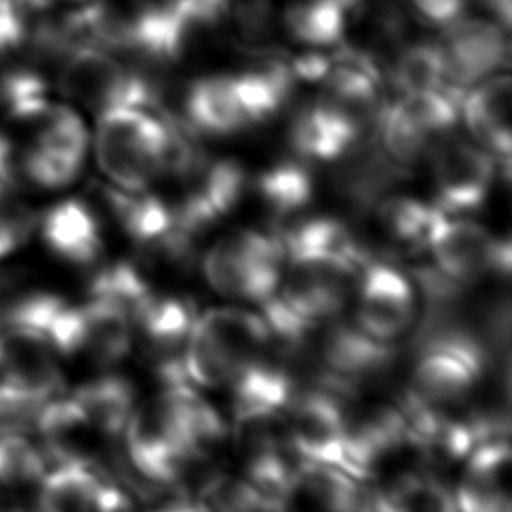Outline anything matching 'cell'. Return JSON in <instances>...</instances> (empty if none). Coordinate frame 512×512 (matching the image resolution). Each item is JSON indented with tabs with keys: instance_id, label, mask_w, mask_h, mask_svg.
<instances>
[{
	"instance_id": "cell-18",
	"label": "cell",
	"mask_w": 512,
	"mask_h": 512,
	"mask_svg": "<svg viewBox=\"0 0 512 512\" xmlns=\"http://www.w3.org/2000/svg\"><path fill=\"white\" fill-rule=\"evenodd\" d=\"M228 76L248 126L266 122L278 114L286 106L296 84L290 60L274 54H266L246 70Z\"/></svg>"
},
{
	"instance_id": "cell-20",
	"label": "cell",
	"mask_w": 512,
	"mask_h": 512,
	"mask_svg": "<svg viewBox=\"0 0 512 512\" xmlns=\"http://www.w3.org/2000/svg\"><path fill=\"white\" fill-rule=\"evenodd\" d=\"M134 324L118 306L88 298L78 306V344L76 356L96 364L120 362L132 348Z\"/></svg>"
},
{
	"instance_id": "cell-27",
	"label": "cell",
	"mask_w": 512,
	"mask_h": 512,
	"mask_svg": "<svg viewBox=\"0 0 512 512\" xmlns=\"http://www.w3.org/2000/svg\"><path fill=\"white\" fill-rule=\"evenodd\" d=\"M90 298H98L118 306L126 312L134 324V318L146 306V302L154 296V288L146 278V270L140 264H132L128 260L112 262L94 272L90 286Z\"/></svg>"
},
{
	"instance_id": "cell-10",
	"label": "cell",
	"mask_w": 512,
	"mask_h": 512,
	"mask_svg": "<svg viewBox=\"0 0 512 512\" xmlns=\"http://www.w3.org/2000/svg\"><path fill=\"white\" fill-rule=\"evenodd\" d=\"M504 30L500 22L476 16L458 18L446 26L440 48L450 88L464 92L506 64L508 38Z\"/></svg>"
},
{
	"instance_id": "cell-7",
	"label": "cell",
	"mask_w": 512,
	"mask_h": 512,
	"mask_svg": "<svg viewBox=\"0 0 512 512\" xmlns=\"http://www.w3.org/2000/svg\"><path fill=\"white\" fill-rule=\"evenodd\" d=\"M430 168L436 206L446 214L476 210L488 198L494 178V158L474 142L440 136L432 142Z\"/></svg>"
},
{
	"instance_id": "cell-37",
	"label": "cell",
	"mask_w": 512,
	"mask_h": 512,
	"mask_svg": "<svg viewBox=\"0 0 512 512\" xmlns=\"http://www.w3.org/2000/svg\"><path fill=\"white\" fill-rule=\"evenodd\" d=\"M152 512H204V510L200 508L198 502H192L186 496H180V498L172 500L170 504H164V506H160L158 510H152Z\"/></svg>"
},
{
	"instance_id": "cell-21",
	"label": "cell",
	"mask_w": 512,
	"mask_h": 512,
	"mask_svg": "<svg viewBox=\"0 0 512 512\" xmlns=\"http://www.w3.org/2000/svg\"><path fill=\"white\" fill-rule=\"evenodd\" d=\"M186 128L210 136H228L248 126L228 74L202 76L184 94Z\"/></svg>"
},
{
	"instance_id": "cell-30",
	"label": "cell",
	"mask_w": 512,
	"mask_h": 512,
	"mask_svg": "<svg viewBox=\"0 0 512 512\" xmlns=\"http://www.w3.org/2000/svg\"><path fill=\"white\" fill-rule=\"evenodd\" d=\"M204 512H272L258 490L238 476L210 470L198 482L196 500Z\"/></svg>"
},
{
	"instance_id": "cell-28",
	"label": "cell",
	"mask_w": 512,
	"mask_h": 512,
	"mask_svg": "<svg viewBox=\"0 0 512 512\" xmlns=\"http://www.w3.org/2000/svg\"><path fill=\"white\" fill-rule=\"evenodd\" d=\"M38 120L40 130L30 148L46 156L82 166L88 148V132L78 114L70 108L50 104Z\"/></svg>"
},
{
	"instance_id": "cell-3",
	"label": "cell",
	"mask_w": 512,
	"mask_h": 512,
	"mask_svg": "<svg viewBox=\"0 0 512 512\" xmlns=\"http://www.w3.org/2000/svg\"><path fill=\"white\" fill-rule=\"evenodd\" d=\"M284 264L276 234L242 230L210 246L202 258V272L214 292L262 304L276 292Z\"/></svg>"
},
{
	"instance_id": "cell-29",
	"label": "cell",
	"mask_w": 512,
	"mask_h": 512,
	"mask_svg": "<svg viewBox=\"0 0 512 512\" xmlns=\"http://www.w3.org/2000/svg\"><path fill=\"white\" fill-rule=\"evenodd\" d=\"M392 78L402 94L446 88L448 86L446 60L440 44L436 42L402 44L392 66Z\"/></svg>"
},
{
	"instance_id": "cell-5",
	"label": "cell",
	"mask_w": 512,
	"mask_h": 512,
	"mask_svg": "<svg viewBox=\"0 0 512 512\" xmlns=\"http://www.w3.org/2000/svg\"><path fill=\"white\" fill-rule=\"evenodd\" d=\"M344 406L346 402L342 398L314 384H308L294 394L284 410V426L288 442L300 460L344 470Z\"/></svg>"
},
{
	"instance_id": "cell-24",
	"label": "cell",
	"mask_w": 512,
	"mask_h": 512,
	"mask_svg": "<svg viewBox=\"0 0 512 512\" xmlns=\"http://www.w3.org/2000/svg\"><path fill=\"white\" fill-rule=\"evenodd\" d=\"M72 398L94 428L108 440H114L124 432L134 412L136 390L128 378L106 374L82 384Z\"/></svg>"
},
{
	"instance_id": "cell-32",
	"label": "cell",
	"mask_w": 512,
	"mask_h": 512,
	"mask_svg": "<svg viewBox=\"0 0 512 512\" xmlns=\"http://www.w3.org/2000/svg\"><path fill=\"white\" fill-rule=\"evenodd\" d=\"M44 472V452L14 430L0 432V486H26L40 480Z\"/></svg>"
},
{
	"instance_id": "cell-23",
	"label": "cell",
	"mask_w": 512,
	"mask_h": 512,
	"mask_svg": "<svg viewBox=\"0 0 512 512\" xmlns=\"http://www.w3.org/2000/svg\"><path fill=\"white\" fill-rule=\"evenodd\" d=\"M254 190L266 212L280 226L308 208L314 196V178L304 160H280L256 176Z\"/></svg>"
},
{
	"instance_id": "cell-36",
	"label": "cell",
	"mask_w": 512,
	"mask_h": 512,
	"mask_svg": "<svg viewBox=\"0 0 512 512\" xmlns=\"http://www.w3.org/2000/svg\"><path fill=\"white\" fill-rule=\"evenodd\" d=\"M490 12L496 16V22H500L504 28L510 26V12H512V0H482Z\"/></svg>"
},
{
	"instance_id": "cell-39",
	"label": "cell",
	"mask_w": 512,
	"mask_h": 512,
	"mask_svg": "<svg viewBox=\"0 0 512 512\" xmlns=\"http://www.w3.org/2000/svg\"><path fill=\"white\" fill-rule=\"evenodd\" d=\"M14 512H20V510H14Z\"/></svg>"
},
{
	"instance_id": "cell-8",
	"label": "cell",
	"mask_w": 512,
	"mask_h": 512,
	"mask_svg": "<svg viewBox=\"0 0 512 512\" xmlns=\"http://www.w3.org/2000/svg\"><path fill=\"white\" fill-rule=\"evenodd\" d=\"M358 326L384 342L406 334L416 320V294L410 278L392 262L370 258L358 274Z\"/></svg>"
},
{
	"instance_id": "cell-26",
	"label": "cell",
	"mask_w": 512,
	"mask_h": 512,
	"mask_svg": "<svg viewBox=\"0 0 512 512\" xmlns=\"http://www.w3.org/2000/svg\"><path fill=\"white\" fill-rule=\"evenodd\" d=\"M374 496L392 512H458L448 486L422 468L396 474Z\"/></svg>"
},
{
	"instance_id": "cell-13",
	"label": "cell",
	"mask_w": 512,
	"mask_h": 512,
	"mask_svg": "<svg viewBox=\"0 0 512 512\" xmlns=\"http://www.w3.org/2000/svg\"><path fill=\"white\" fill-rule=\"evenodd\" d=\"M460 118L478 146L504 166L510 164V76L506 72H496L464 90Z\"/></svg>"
},
{
	"instance_id": "cell-1",
	"label": "cell",
	"mask_w": 512,
	"mask_h": 512,
	"mask_svg": "<svg viewBox=\"0 0 512 512\" xmlns=\"http://www.w3.org/2000/svg\"><path fill=\"white\" fill-rule=\"evenodd\" d=\"M172 116L112 106L98 112L94 150L100 170L122 190H146L162 176Z\"/></svg>"
},
{
	"instance_id": "cell-16",
	"label": "cell",
	"mask_w": 512,
	"mask_h": 512,
	"mask_svg": "<svg viewBox=\"0 0 512 512\" xmlns=\"http://www.w3.org/2000/svg\"><path fill=\"white\" fill-rule=\"evenodd\" d=\"M374 512V494L352 474L316 462H300L290 512Z\"/></svg>"
},
{
	"instance_id": "cell-9",
	"label": "cell",
	"mask_w": 512,
	"mask_h": 512,
	"mask_svg": "<svg viewBox=\"0 0 512 512\" xmlns=\"http://www.w3.org/2000/svg\"><path fill=\"white\" fill-rule=\"evenodd\" d=\"M196 316V308L188 298L154 292L134 318L144 358L162 386L188 382L184 374V348Z\"/></svg>"
},
{
	"instance_id": "cell-34",
	"label": "cell",
	"mask_w": 512,
	"mask_h": 512,
	"mask_svg": "<svg viewBox=\"0 0 512 512\" xmlns=\"http://www.w3.org/2000/svg\"><path fill=\"white\" fill-rule=\"evenodd\" d=\"M26 38L24 8L16 0H0V56L14 50Z\"/></svg>"
},
{
	"instance_id": "cell-25",
	"label": "cell",
	"mask_w": 512,
	"mask_h": 512,
	"mask_svg": "<svg viewBox=\"0 0 512 512\" xmlns=\"http://www.w3.org/2000/svg\"><path fill=\"white\" fill-rule=\"evenodd\" d=\"M348 14L340 0H292L284 10V26L300 44L330 48L344 40Z\"/></svg>"
},
{
	"instance_id": "cell-38",
	"label": "cell",
	"mask_w": 512,
	"mask_h": 512,
	"mask_svg": "<svg viewBox=\"0 0 512 512\" xmlns=\"http://www.w3.org/2000/svg\"><path fill=\"white\" fill-rule=\"evenodd\" d=\"M44 2H46V6H48V4H52V2H54V0H44Z\"/></svg>"
},
{
	"instance_id": "cell-31",
	"label": "cell",
	"mask_w": 512,
	"mask_h": 512,
	"mask_svg": "<svg viewBox=\"0 0 512 512\" xmlns=\"http://www.w3.org/2000/svg\"><path fill=\"white\" fill-rule=\"evenodd\" d=\"M48 106V86L40 74L16 68L0 78V108L12 120H38Z\"/></svg>"
},
{
	"instance_id": "cell-6",
	"label": "cell",
	"mask_w": 512,
	"mask_h": 512,
	"mask_svg": "<svg viewBox=\"0 0 512 512\" xmlns=\"http://www.w3.org/2000/svg\"><path fill=\"white\" fill-rule=\"evenodd\" d=\"M40 512H132V492L98 462L62 460L40 478Z\"/></svg>"
},
{
	"instance_id": "cell-11",
	"label": "cell",
	"mask_w": 512,
	"mask_h": 512,
	"mask_svg": "<svg viewBox=\"0 0 512 512\" xmlns=\"http://www.w3.org/2000/svg\"><path fill=\"white\" fill-rule=\"evenodd\" d=\"M426 248L432 252L434 266L460 286L494 274L496 238L478 222L458 218V214L438 212Z\"/></svg>"
},
{
	"instance_id": "cell-33",
	"label": "cell",
	"mask_w": 512,
	"mask_h": 512,
	"mask_svg": "<svg viewBox=\"0 0 512 512\" xmlns=\"http://www.w3.org/2000/svg\"><path fill=\"white\" fill-rule=\"evenodd\" d=\"M34 226V212L14 200L12 190L0 184V256L18 250L30 238Z\"/></svg>"
},
{
	"instance_id": "cell-4",
	"label": "cell",
	"mask_w": 512,
	"mask_h": 512,
	"mask_svg": "<svg viewBox=\"0 0 512 512\" xmlns=\"http://www.w3.org/2000/svg\"><path fill=\"white\" fill-rule=\"evenodd\" d=\"M58 86L66 98L98 112L112 106L158 110L154 84L100 46L68 50L62 60Z\"/></svg>"
},
{
	"instance_id": "cell-12",
	"label": "cell",
	"mask_w": 512,
	"mask_h": 512,
	"mask_svg": "<svg viewBox=\"0 0 512 512\" xmlns=\"http://www.w3.org/2000/svg\"><path fill=\"white\" fill-rule=\"evenodd\" d=\"M362 132L364 114L324 94L294 116L290 144L300 160L334 162L358 146Z\"/></svg>"
},
{
	"instance_id": "cell-15",
	"label": "cell",
	"mask_w": 512,
	"mask_h": 512,
	"mask_svg": "<svg viewBox=\"0 0 512 512\" xmlns=\"http://www.w3.org/2000/svg\"><path fill=\"white\" fill-rule=\"evenodd\" d=\"M464 478L454 494L458 512H510L508 438L488 440L466 458Z\"/></svg>"
},
{
	"instance_id": "cell-14",
	"label": "cell",
	"mask_w": 512,
	"mask_h": 512,
	"mask_svg": "<svg viewBox=\"0 0 512 512\" xmlns=\"http://www.w3.org/2000/svg\"><path fill=\"white\" fill-rule=\"evenodd\" d=\"M34 422L54 462L82 460L104 464L112 454L104 450L108 438L94 428L72 396L50 398Z\"/></svg>"
},
{
	"instance_id": "cell-19",
	"label": "cell",
	"mask_w": 512,
	"mask_h": 512,
	"mask_svg": "<svg viewBox=\"0 0 512 512\" xmlns=\"http://www.w3.org/2000/svg\"><path fill=\"white\" fill-rule=\"evenodd\" d=\"M378 238L394 256H414L426 248L430 228L440 212L436 204L412 196H382L370 210Z\"/></svg>"
},
{
	"instance_id": "cell-17",
	"label": "cell",
	"mask_w": 512,
	"mask_h": 512,
	"mask_svg": "<svg viewBox=\"0 0 512 512\" xmlns=\"http://www.w3.org/2000/svg\"><path fill=\"white\" fill-rule=\"evenodd\" d=\"M40 228L46 246L70 264L88 266L102 254V232L96 212L78 198H68L48 208Z\"/></svg>"
},
{
	"instance_id": "cell-22",
	"label": "cell",
	"mask_w": 512,
	"mask_h": 512,
	"mask_svg": "<svg viewBox=\"0 0 512 512\" xmlns=\"http://www.w3.org/2000/svg\"><path fill=\"white\" fill-rule=\"evenodd\" d=\"M102 198L118 222L122 232L136 244L138 250L158 242L174 228V208L154 194L144 190L132 192L122 188H102Z\"/></svg>"
},
{
	"instance_id": "cell-2",
	"label": "cell",
	"mask_w": 512,
	"mask_h": 512,
	"mask_svg": "<svg viewBox=\"0 0 512 512\" xmlns=\"http://www.w3.org/2000/svg\"><path fill=\"white\" fill-rule=\"evenodd\" d=\"M268 350L272 342L262 316L242 308H212L194 320L184 348V374L188 382L218 388Z\"/></svg>"
},
{
	"instance_id": "cell-35",
	"label": "cell",
	"mask_w": 512,
	"mask_h": 512,
	"mask_svg": "<svg viewBox=\"0 0 512 512\" xmlns=\"http://www.w3.org/2000/svg\"><path fill=\"white\" fill-rule=\"evenodd\" d=\"M418 16L426 22L446 28L448 24L462 18L468 0H408Z\"/></svg>"
}]
</instances>
